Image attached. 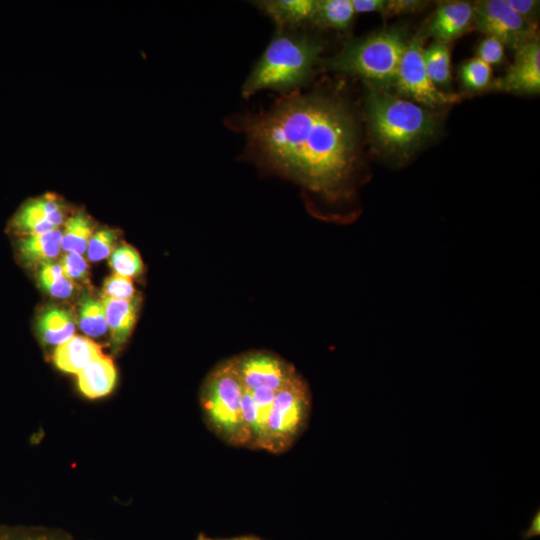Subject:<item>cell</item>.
Segmentation results:
<instances>
[{"mask_svg":"<svg viewBox=\"0 0 540 540\" xmlns=\"http://www.w3.org/2000/svg\"><path fill=\"white\" fill-rule=\"evenodd\" d=\"M248 148L264 165L335 203L351 198L358 167V127L333 95L285 99L245 122Z\"/></svg>","mask_w":540,"mask_h":540,"instance_id":"1","label":"cell"},{"mask_svg":"<svg viewBox=\"0 0 540 540\" xmlns=\"http://www.w3.org/2000/svg\"><path fill=\"white\" fill-rule=\"evenodd\" d=\"M365 113L374 143L394 158H407L437 132L438 123L429 110L387 90L371 89Z\"/></svg>","mask_w":540,"mask_h":540,"instance_id":"2","label":"cell"},{"mask_svg":"<svg viewBox=\"0 0 540 540\" xmlns=\"http://www.w3.org/2000/svg\"><path fill=\"white\" fill-rule=\"evenodd\" d=\"M322 43L307 35L277 33L256 62L243 87L245 98L264 89L289 90L309 80Z\"/></svg>","mask_w":540,"mask_h":540,"instance_id":"3","label":"cell"},{"mask_svg":"<svg viewBox=\"0 0 540 540\" xmlns=\"http://www.w3.org/2000/svg\"><path fill=\"white\" fill-rule=\"evenodd\" d=\"M407 42L402 28L383 29L350 41L327 65L361 78L372 90H386L393 85Z\"/></svg>","mask_w":540,"mask_h":540,"instance_id":"4","label":"cell"},{"mask_svg":"<svg viewBox=\"0 0 540 540\" xmlns=\"http://www.w3.org/2000/svg\"><path fill=\"white\" fill-rule=\"evenodd\" d=\"M244 390L232 358L217 365L201 389L200 405L206 426L232 447L249 448V433L242 413Z\"/></svg>","mask_w":540,"mask_h":540,"instance_id":"5","label":"cell"},{"mask_svg":"<svg viewBox=\"0 0 540 540\" xmlns=\"http://www.w3.org/2000/svg\"><path fill=\"white\" fill-rule=\"evenodd\" d=\"M310 414V390L297 374L275 394L264 451L272 454L288 451L307 428Z\"/></svg>","mask_w":540,"mask_h":540,"instance_id":"6","label":"cell"},{"mask_svg":"<svg viewBox=\"0 0 540 540\" xmlns=\"http://www.w3.org/2000/svg\"><path fill=\"white\" fill-rule=\"evenodd\" d=\"M423 38L418 34L408 40L393 85L397 95L422 107L437 108L455 100L442 92L430 79L423 58Z\"/></svg>","mask_w":540,"mask_h":540,"instance_id":"7","label":"cell"},{"mask_svg":"<svg viewBox=\"0 0 540 540\" xmlns=\"http://www.w3.org/2000/svg\"><path fill=\"white\" fill-rule=\"evenodd\" d=\"M473 7V27L498 39L504 46L516 49L536 37V25L516 14L504 0L475 1Z\"/></svg>","mask_w":540,"mask_h":540,"instance_id":"8","label":"cell"},{"mask_svg":"<svg viewBox=\"0 0 540 540\" xmlns=\"http://www.w3.org/2000/svg\"><path fill=\"white\" fill-rule=\"evenodd\" d=\"M236 372L247 390L266 387L275 392L298 373L281 357L266 351H251L232 358Z\"/></svg>","mask_w":540,"mask_h":540,"instance_id":"9","label":"cell"},{"mask_svg":"<svg viewBox=\"0 0 540 540\" xmlns=\"http://www.w3.org/2000/svg\"><path fill=\"white\" fill-rule=\"evenodd\" d=\"M490 89L508 93L538 94L540 91V42L536 36L515 49L507 72L492 80Z\"/></svg>","mask_w":540,"mask_h":540,"instance_id":"10","label":"cell"},{"mask_svg":"<svg viewBox=\"0 0 540 540\" xmlns=\"http://www.w3.org/2000/svg\"><path fill=\"white\" fill-rule=\"evenodd\" d=\"M64 221V205L46 194L23 203L9 222L11 232L19 236L37 235L59 228Z\"/></svg>","mask_w":540,"mask_h":540,"instance_id":"11","label":"cell"},{"mask_svg":"<svg viewBox=\"0 0 540 540\" xmlns=\"http://www.w3.org/2000/svg\"><path fill=\"white\" fill-rule=\"evenodd\" d=\"M474 7L467 1H447L438 5L426 32L436 41L449 43L473 27Z\"/></svg>","mask_w":540,"mask_h":540,"instance_id":"12","label":"cell"},{"mask_svg":"<svg viewBox=\"0 0 540 540\" xmlns=\"http://www.w3.org/2000/svg\"><path fill=\"white\" fill-rule=\"evenodd\" d=\"M276 392L261 387L255 390L245 388L242 397V413L249 433V448L265 449L267 424Z\"/></svg>","mask_w":540,"mask_h":540,"instance_id":"13","label":"cell"},{"mask_svg":"<svg viewBox=\"0 0 540 540\" xmlns=\"http://www.w3.org/2000/svg\"><path fill=\"white\" fill-rule=\"evenodd\" d=\"M101 355L100 345L88 338L73 335L56 347L53 361L60 370L77 375Z\"/></svg>","mask_w":540,"mask_h":540,"instance_id":"14","label":"cell"},{"mask_svg":"<svg viewBox=\"0 0 540 540\" xmlns=\"http://www.w3.org/2000/svg\"><path fill=\"white\" fill-rule=\"evenodd\" d=\"M255 4L279 28H295L312 21L317 0H263Z\"/></svg>","mask_w":540,"mask_h":540,"instance_id":"15","label":"cell"},{"mask_svg":"<svg viewBox=\"0 0 540 540\" xmlns=\"http://www.w3.org/2000/svg\"><path fill=\"white\" fill-rule=\"evenodd\" d=\"M101 302L112 343L115 348L119 347L134 326L138 299H116L103 295Z\"/></svg>","mask_w":540,"mask_h":540,"instance_id":"16","label":"cell"},{"mask_svg":"<svg viewBox=\"0 0 540 540\" xmlns=\"http://www.w3.org/2000/svg\"><path fill=\"white\" fill-rule=\"evenodd\" d=\"M79 390L88 398L109 394L116 383L117 373L113 361L103 354L77 374Z\"/></svg>","mask_w":540,"mask_h":540,"instance_id":"17","label":"cell"},{"mask_svg":"<svg viewBox=\"0 0 540 540\" xmlns=\"http://www.w3.org/2000/svg\"><path fill=\"white\" fill-rule=\"evenodd\" d=\"M62 231L57 229L48 232L23 236L18 241V254L27 265L43 264L52 261L61 250Z\"/></svg>","mask_w":540,"mask_h":540,"instance_id":"18","label":"cell"},{"mask_svg":"<svg viewBox=\"0 0 540 540\" xmlns=\"http://www.w3.org/2000/svg\"><path fill=\"white\" fill-rule=\"evenodd\" d=\"M36 327L44 343L58 346L73 336L75 319L68 309L50 307L40 314Z\"/></svg>","mask_w":540,"mask_h":540,"instance_id":"19","label":"cell"},{"mask_svg":"<svg viewBox=\"0 0 540 540\" xmlns=\"http://www.w3.org/2000/svg\"><path fill=\"white\" fill-rule=\"evenodd\" d=\"M355 15L351 0H320L311 22L322 28L344 31L350 27Z\"/></svg>","mask_w":540,"mask_h":540,"instance_id":"20","label":"cell"},{"mask_svg":"<svg viewBox=\"0 0 540 540\" xmlns=\"http://www.w3.org/2000/svg\"><path fill=\"white\" fill-rule=\"evenodd\" d=\"M423 58L426 71L435 84L440 89L448 88L451 85V55L447 43L434 40L423 50Z\"/></svg>","mask_w":540,"mask_h":540,"instance_id":"21","label":"cell"},{"mask_svg":"<svg viewBox=\"0 0 540 540\" xmlns=\"http://www.w3.org/2000/svg\"><path fill=\"white\" fill-rule=\"evenodd\" d=\"M94 232V223L84 212H78L65 222L61 247L66 252L83 254Z\"/></svg>","mask_w":540,"mask_h":540,"instance_id":"22","label":"cell"},{"mask_svg":"<svg viewBox=\"0 0 540 540\" xmlns=\"http://www.w3.org/2000/svg\"><path fill=\"white\" fill-rule=\"evenodd\" d=\"M78 317L81 330L89 336L97 337L107 330L102 302L93 297L83 296Z\"/></svg>","mask_w":540,"mask_h":540,"instance_id":"23","label":"cell"},{"mask_svg":"<svg viewBox=\"0 0 540 540\" xmlns=\"http://www.w3.org/2000/svg\"><path fill=\"white\" fill-rule=\"evenodd\" d=\"M38 281L46 292L57 298L69 297L73 291V281L65 276L60 264L52 261L40 265Z\"/></svg>","mask_w":540,"mask_h":540,"instance_id":"24","label":"cell"},{"mask_svg":"<svg viewBox=\"0 0 540 540\" xmlns=\"http://www.w3.org/2000/svg\"><path fill=\"white\" fill-rule=\"evenodd\" d=\"M462 85L472 91L488 88L492 82V68L474 57L465 61L459 70Z\"/></svg>","mask_w":540,"mask_h":540,"instance_id":"25","label":"cell"},{"mask_svg":"<svg viewBox=\"0 0 540 540\" xmlns=\"http://www.w3.org/2000/svg\"><path fill=\"white\" fill-rule=\"evenodd\" d=\"M109 265L115 273L133 277L141 273L142 260L138 252L131 246L122 245L111 253Z\"/></svg>","mask_w":540,"mask_h":540,"instance_id":"26","label":"cell"},{"mask_svg":"<svg viewBox=\"0 0 540 540\" xmlns=\"http://www.w3.org/2000/svg\"><path fill=\"white\" fill-rule=\"evenodd\" d=\"M116 239V232L112 229H100L93 233L87 246L88 259L99 261L109 256L113 252Z\"/></svg>","mask_w":540,"mask_h":540,"instance_id":"27","label":"cell"},{"mask_svg":"<svg viewBox=\"0 0 540 540\" xmlns=\"http://www.w3.org/2000/svg\"><path fill=\"white\" fill-rule=\"evenodd\" d=\"M0 540H70L68 536L43 531L38 529H26L18 527L0 526Z\"/></svg>","mask_w":540,"mask_h":540,"instance_id":"28","label":"cell"},{"mask_svg":"<svg viewBox=\"0 0 540 540\" xmlns=\"http://www.w3.org/2000/svg\"><path fill=\"white\" fill-rule=\"evenodd\" d=\"M476 57L490 66L499 65L505 59V46L498 39L486 36L476 48Z\"/></svg>","mask_w":540,"mask_h":540,"instance_id":"29","label":"cell"},{"mask_svg":"<svg viewBox=\"0 0 540 540\" xmlns=\"http://www.w3.org/2000/svg\"><path fill=\"white\" fill-rule=\"evenodd\" d=\"M103 291L105 296L116 299H132L135 292L131 278L117 273L105 280Z\"/></svg>","mask_w":540,"mask_h":540,"instance_id":"30","label":"cell"},{"mask_svg":"<svg viewBox=\"0 0 540 540\" xmlns=\"http://www.w3.org/2000/svg\"><path fill=\"white\" fill-rule=\"evenodd\" d=\"M59 264L65 276L70 280H87V263L80 254L75 252H67L63 255Z\"/></svg>","mask_w":540,"mask_h":540,"instance_id":"31","label":"cell"},{"mask_svg":"<svg viewBox=\"0 0 540 540\" xmlns=\"http://www.w3.org/2000/svg\"><path fill=\"white\" fill-rule=\"evenodd\" d=\"M524 20L536 25L540 2L535 0H504Z\"/></svg>","mask_w":540,"mask_h":540,"instance_id":"32","label":"cell"},{"mask_svg":"<svg viewBox=\"0 0 540 540\" xmlns=\"http://www.w3.org/2000/svg\"><path fill=\"white\" fill-rule=\"evenodd\" d=\"M427 2L418 0H389L383 16L412 13L422 9Z\"/></svg>","mask_w":540,"mask_h":540,"instance_id":"33","label":"cell"},{"mask_svg":"<svg viewBox=\"0 0 540 540\" xmlns=\"http://www.w3.org/2000/svg\"><path fill=\"white\" fill-rule=\"evenodd\" d=\"M355 13H381L384 15L386 0H351Z\"/></svg>","mask_w":540,"mask_h":540,"instance_id":"34","label":"cell"},{"mask_svg":"<svg viewBox=\"0 0 540 540\" xmlns=\"http://www.w3.org/2000/svg\"><path fill=\"white\" fill-rule=\"evenodd\" d=\"M540 535V510L534 513L531 518L529 527L522 532L523 540H529L533 537H538Z\"/></svg>","mask_w":540,"mask_h":540,"instance_id":"35","label":"cell"},{"mask_svg":"<svg viewBox=\"0 0 540 540\" xmlns=\"http://www.w3.org/2000/svg\"><path fill=\"white\" fill-rule=\"evenodd\" d=\"M197 540H263V539L255 537V536H238V537H232V538L218 539V538L208 537L204 534H200L197 537Z\"/></svg>","mask_w":540,"mask_h":540,"instance_id":"36","label":"cell"}]
</instances>
